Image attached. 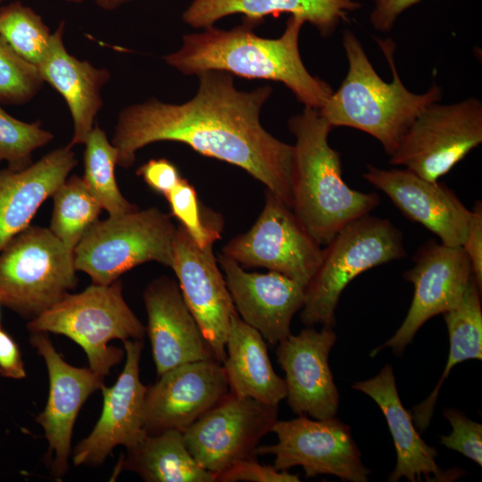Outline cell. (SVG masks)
Segmentation results:
<instances>
[{
  "label": "cell",
  "mask_w": 482,
  "mask_h": 482,
  "mask_svg": "<svg viewBox=\"0 0 482 482\" xmlns=\"http://www.w3.org/2000/svg\"><path fill=\"white\" fill-rule=\"evenodd\" d=\"M197 77L198 89L185 103L153 97L120 112L111 141L118 153L117 165L129 168L137 152L149 144L179 142L241 168L292 209L294 146L272 136L260 121L272 87L239 90L233 75L222 71H206Z\"/></svg>",
  "instance_id": "6da1fadb"
},
{
  "label": "cell",
  "mask_w": 482,
  "mask_h": 482,
  "mask_svg": "<svg viewBox=\"0 0 482 482\" xmlns=\"http://www.w3.org/2000/svg\"><path fill=\"white\" fill-rule=\"evenodd\" d=\"M305 22L290 16L280 37L256 35L258 24L244 19L231 29L214 26L202 32L185 34L179 50L163 57L167 64L184 75L222 71L246 79H261L284 84L304 105L320 110L334 89L312 75L301 57L299 37Z\"/></svg>",
  "instance_id": "7a4b0ae2"
},
{
  "label": "cell",
  "mask_w": 482,
  "mask_h": 482,
  "mask_svg": "<svg viewBox=\"0 0 482 482\" xmlns=\"http://www.w3.org/2000/svg\"><path fill=\"white\" fill-rule=\"evenodd\" d=\"M376 41L389 65L392 80L381 79L361 41L346 29L342 45L347 73L320 112L332 128L349 127L372 136L390 156L417 116L429 104L441 101L443 90L436 84L422 94L407 89L396 69L395 42L391 38Z\"/></svg>",
  "instance_id": "3957f363"
},
{
  "label": "cell",
  "mask_w": 482,
  "mask_h": 482,
  "mask_svg": "<svg viewBox=\"0 0 482 482\" xmlns=\"http://www.w3.org/2000/svg\"><path fill=\"white\" fill-rule=\"evenodd\" d=\"M295 138L291 177L292 210L320 245L380 204L377 193L351 188L343 179L340 154L328 143L333 129L320 110L304 107L288 120Z\"/></svg>",
  "instance_id": "277c9868"
},
{
  "label": "cell",
  "mask_w": 482,
  "mask_h": 482,
  "mask_svg": "<svg viewBox=\"0 0 482 482\" xmlns=\"http://www.w3.org/2000/svg\"><path fill=\"white\" fill-rule=\"evenodd\" d=\"M30 333L63 335L85 351L89 368L104 378L125 352L109 346L112 339L142 340L145 328L122 295L121 281L92 284L78 294H66L27 325Z\"/></svg>",
  "instance_id": "5b68a950"
},
{
  "label": "cell",
  "mask_w": 482,
  "mask_h": 482,
  "mask_svg": "<svg viewBox=\"0 0 482 482\" xmlns=\"http://www.w3.org/2000/svg\"><path fill=\"white\" fill-rule=\"evenodd\" d=\"M405 255L403 234L388 219L367 214L350 222L322 249L320 265L305 287L301 321L307 327H334L345 287L361 273Z\"/></svg>",
  "instance_id": "8992f818"
},
{
  "label": "cell",
  "mask_w": 482,
  "mask_h": 482,
  "mask_svg": "<svg viewBox=\"0 0 482 482\" xmlns=\"http://www.w3.org/2000/svg\"><path fill=\"white\" fill-rule=\"evenodd\" d=\"M176 229L156 207L98 220L73 250L75 268L93 284L109 285L145 262L170 267Z\"/></svg>",
  "instance_id": "52a82bcc"
},
{
  "label": "cell",
  "mask_w": 482,
  "mask_h": 482,
  "mask_svg": "<svg viewBox=\"0 0 482 482\" xmlns=\"http://www.w3.org/2000/svg\"><path fill=\"white\" fill-rule=\"evenodd\" d=\"M76 271L73 251L49 229L29 225L0 252L2 304L32 320L76 287Z\"/></svg>",
  "instance_id": "ba28073f"
},
{
  "label": "cell",
  "mask_w": 482,
  "mask_h": 482,
  "mask_svg": "<svg viewBox=\"0 0 482 482\" xmlns=\"http://www.w3.org/2000/svg\"><path fill=\"white\" fill-rule=\"evenodd\" d=\"M482 142V103L469 97L427 106L413 120L389 163L431 181L449 172Z\"/></svg>",
  "instance_id": "9c48e42d"
},
{
  "label": "cell",
  "mask_w": 482,
  "mask_h": 482,
  "mask_svg": "<svg viewBox=\"0 0 482 482\" xmlns=\"http://www.w3.org/2000/svg\"><path fill=\"white\" fill-rule=\"evenodd\" d=\"M320 246L293 210L267 189L254 224L226 244L221 253L242 267L265 268L306 287L320 265Z\"/></svg>",
  "instance_id": "30bf717a"
},
{
  "label": "cell",
  "mask_w": 482,
  "mask_h": 482,
  "mask_svg": "<svg viewBox=\"0 0 482 482\" xmlns=\"http://www.w3.org/2000/svg\"><path fill=\"white\" fill-rule=\"evenodd\" d=\"M278 406L230 392L183 431L187 450L213 476L258 456L260 441L278 421Z\"/></svg>",
  "instance_id": "8fae6325"
},
{
  "label": "cell",
  "mask_w": 482,
  "mask_h": 482,
  "mask_svg": "<svg viewBox=\"0 0 482 482\" xmlns=\"http://www.w3.org/2000/svg\"><path fill=\"white\" fill-rule=\"evenodd\" d=\"M278 442L258 446L257 454L275 456L273 466L287 470L300 466L306 478L334 475L343 480L365 482L370 470L361 460V453L351 428L336 416L311 420L301 415L278 420L272 428Z\"/></svg>",
  "instance_id": "7c38bea8"
},
{
  "label": "cell",
  "mask_w": 482,
  "mask_h": 482,
  "mask_svg": "<svg viewBox=\"0 0 482 482\" xmlns=\"http://www.w3.org/2000/svg\"><path fill=\"white\" fill-rule=\"evenodd\" d=\"M413 262L403 274L414 287L407 315L394 336L373 350L370 356L385 347L402 354L426 321L457 304L473 276L462 246H448L435 240L425 242L418 249Z\"/></svg>",
  "instance_id": "4fadbf2b"
},
{
  "label": "cell",
  "mask_w": 482,
  "mask_h": 482,
  "mask_svg": "<svg viewBox=\"0 0 482 482\" xmlns=\"http://www.w3.org/2000/svg\"><path fill=\"white\" fill-rule=\"evenodd\" d=\"M170 268L214 359L222 364L231 318L237 312L213 253V245L200 247L179 224L174 236Z\"/></svg>",
  "instance_id": "5bb4252c"
},
{
  "label": "cell",
  "mask_w": 482,
  "mask_h": 482,
  "mask_svg": "<svg viewBox=\"0 0 482 482\" xmlns=\"http://www.w3.org/2000/svg\"><path fill=\"white\" fill-rule=\"evenodd\" d=\"M229 393L224 369L215 359L174 367L147 386L144 429L147 435L183 432Z\"/></svg>",
  "instance_id": "9a60e30c"
},
{
  "label": "cell",
  "mask_w": 482,
  "mask_h": 482,
  "mask_svg": "<svg viewBox=\"0 0 482 482\" xmlns=\"http://www.w3.org/2000/svg\"><path fill=\"white\" fill-rule=\"evenodd\" d=\"M126 362L115 384L103 386V410L91 433L73 452V463L99 465L117 445L135 447L147 434L144 404L147 386L139 378L142 340L123 341Z\"/></svg>",
  "instance_id": "2e32d148"
},
{
  "label": "cell",
  "mask_w": 482,
  "mask_h": 482,
  "mask_svg": "<svg viewBox=\"0 0 482 482\" xmlns=\"http://www.w3.org/2000/svg\"><path fill=\"white\" fill-rule=\"evenodd\" d=\"M336 341L333 327L323 326L320 331L303 328L278 344L276 355L286 375V398L298 416L315 420L336 416L339 394L328 365Z\"/></svg>",
  "instance_id": "e0dca14e"
},
{
  "label": "cell",
  "mask_w": 482,
  "mask_h": 482,
  "mask_svg": "<svg viewBox=\"0 0 482 482\" xmlns=\"http://www.w3.org/2000/svg\"><path fill=\"white\" fill-rule=\"evenodd\" d=\"M366 170L363 178L406 218L430 230L445 245H462L471 211L448 187L406 168L386 170L369 164Z\"/></svg>",
  "instance_id": "ac0fdd59"
},
{
  "label": "cell",
  "mask_w": 482,
  "mask_h": 482,
  "mask_svg": "<svg viewBox=\"0 0 482 482\" xmlns=\"http://www.w3.org/2000/svg\"><path fill=\"white\" fill-rule=\"evenodd\" d=\"M217 261L241 320L271 345L287 337L292 319L303 305L305 287L277 271L248 272L223 253Z\"/></svg>",
  "instance_id": "d6986e66"
},
{
  "label": "cell",
  "mask_w": 482,
  "mask_h": 482,
  "mask_svg": "<svg viewBox=\"0 0 482 482\" xmlns=\"http://www.w3.org/2000/svg\"><path fill=\"white\" fill-rule=\"evenodd\" d=\"M30 344L46 362L49 376V395L45 410L36 421L43 428L54 453L52 470L62 478L68 469L73 426L87 397L104 386V377L90 368H76L57 353L44 332H34Z\"/></svg>",
  "instance_id": "ffe728a7"
},
{
  "label": "cell",
  "mask_w": 482,
  "mask_h": 482,
  "mask_svg": "<svg viewBox=\"0 0 482 482\" xmlns=\"http://www.w3.org/2000/svg\"><path fill=\"white\" fill-rule=\"evenodd\" d=\"M143 298L147 315L145 331L158 376L184 363L214 359L174 280L165 276L153 280Z\"/></svg>",
  "instance_id": "44dd1931"
},
{
  "label": "cell",
  "mask_w": 482,
  "mask_h": 482,
  "mask_svg": "<svg viewBox=\"0 0 482 482\" xmlns=\"http://www.w3.org/2000/svg\"><path fill=\"white\" fill-rule=\"evenodd\" d=\"M64 22L53 32L49 47L37 69L65 100L73 122V133L68 146L84 145L93 129L96 118L104 105L102 88L110 80L106 68L71 54L63 43Z\"/></svg>",
  "instance_id": "7402d4cb"
},
{
  "label": "cell",
  "mask_w": 482,
  "mask_h": 482,
  "mask_svg": "<svg viewBox=\"0 0 482 482\" xmlns=\"http://www.w3.org/2000/svg\"><path fill=\"white\" fill-rule=\"evenodd\" d=\"M77 163L75 153L67 145L51 151L23 170H0V252L30 225L41 204Z\"/></svg>",
  "instance_id": "603a6c76"
},
{
  "label": "cell",
  "mask_w": 482,
  "mask_h": 482,
  "mask_svg": "<svg viewBox=\"0 0 482 482\" xmlns=\"http://www.w3.org/2000/svg\"><path fill=\"white\" fill-rule=\"evenodd\" d=\"M352 387L370 396L378 405L392 435L397 461L388 481L396 482L402 478L411 482L427 480H450L447 471L436 464L437 453L420 437L414 427L411 415L407 411L398 395L391 365H385L375 377L354 383Z\"/></svg>",
  "instance_id": "cb8c5ba5"
},
{
  "label": "cell",
  "mask_w": 482,
  "mask_h": 482,
  "mask_svg": "<svg viewBox=\"0 0 482 482\" xmlns=\"http://www.w3.org/2000/svg\"><path fill=\"white\" fill-rule=\"evenodd\" d=\"M361 8L360 0H193L182 20L192 28L204 29L236 13L258 24L268 15L289 13L312 25L322 37H328Z\"/></svg>",
  "instance_id": "d4e9b609"
},
{
  "label": "cell",
  "mask_w": 482,
  "mask_h": 482,
  "mask_svg": "<svg viewBox=\"0 0 482 482\" xmlns=\"http://www.w3.org/2000/svg\"><path fill=\"white\" fill-rule=\"evenodd\" d=\"M229 392L278 406L287 397V386L275 372L263 337L241 320L231 318L222 363Z\"/></svg>",
  "instance_id": "484cf974"
},
{
  "label": "cell",
  "mask_w": 482,
  "mask_h": 482,
  "mask_svg": "<svg viewBox=\"0 0 482 482\" xmlns=\"http://www.w3.org/2000/svg\"><path fill=\"white\" fill-rule=\"evenodd\" d=\"M480 294L481 288L472 276L457 304L443 313L449 334V355L442 376L430 395L412 409V420L420 431L428 428L439 390L452 369L466 360L482 359Z\"/></svg>",
  "instance_id": "4316f807"
},
{
  "label": "cell",
  "mask_w": 482,
  "mask_h": 482,
  "mask_svg": "<svg viewBox=\"0 0 482 482\" xmlns=\"http://www.w3.org/2000/svg\"><path fill=\"white\" fill-rule=\"evenodd\" d=\"M122 468L147 482H215L213 474L190 454L183 433L176 429L146 435L128 450Z\"/></svg>",
  "instance_id": "83f0119b"
},
{
  "label": "cell",
  "mask_w": 482,
  "mask_h": 482,
  "mask_svg": "<svg viewBox=\"0 0 482 482\" xmlns=\"http://www.w3.org/2000/svg\"><path fill=\"white\" fill-rule=\"evenodd\" d=\"M82 179L109 216L124 214L137 209L120 193L115 179L118 162L116 148L107 135L96 124L85 142Z\"/></svg>",
  "instance_id": "f1b7e54d"
},
{
  "label": "cell",
  "mask_w": 482,
  "mask_h": 482,
  "mask_svg": "<svg viewBox=\"0 0 482 482\" xmlns=\"http://www.w3.org/2000/svg\"><path fill=\"white\" fill-rule=\"evenodd\" d=\"M54 207L48 228L61 242L73 251L87 230L98 220L103 210L82 178L73 175L52 195Z\"/></svg>",
  "instance_id": "f546056e"
},
{
  "label": "cell",
  "mask_w": 482,
  "mask_h": 482,
  "mask_svg": "<svg viewBox=\"0 0 482 482\" xmlns=\"http://www.w3.org/2000/svg\"><path fill=\"white\" fill-rule=\"evenodd\" d=\"M0 34L19 56L37 67L53 32L34 9L15 1L0 8Z\"/></svg>",
  "instance_id": "4dcf8cb0"
},
{
  "label": "cell",
  "mask_w": 482,
  "mask_h": 482,
  "mask_svg": "<svg viewBox=\"0 0 482 482\" xmlns=\"http://www.w3.org/2000/svg\"><path fill=\"white\" fill-rule=\"evenodd\" d=\"M54 138L38 122L29 123L7 113L0 106V162L21 170L32 164V154Z\"/></svg>",
  "instance_id": "1f68e13d"
},
{
  "label": "cell",
  "mask_w": 482,
  "mask_h": 482,
  "mask_svg": "<svg viewBox=\"0 0 482 482\" xmlns=\"http://www.w3.org/2000/svg\"><path fill=\"white\" fill-rule=\"evenodd\" d=\"M43 83L37 67L19 56L0 34V104H24Z\"/></svg>",
  "instance_id": "d6a6232c"
},
{
  "label": "cell",
  "mask_w": 482,
  "mask_h": 482,
  "mask_svg": "<svg viewBox=\"0 0 482 482\" xmlns=\"http://www.w3.org/2000/svg\"><path fill=\"white\" fill-rule=\"evenodd\" d=\"M165 197L172 215L200 247L213 245L220 237L221 220H205L196 191L186 179L182 178Z\"/></svg>",
  "instance_id": "836d02e7"
},
{
  "label": "cell",
  "mask_w": 482,
  "mask_h": 482,
  "mask_svg": "<svg viewBox=\"0 0 482 482\" xmlns=\"http://www.w3.org/2000/svg\"><path fill=\"white\" fill-rule=\"evenodd\" d=\"M444 416L450 422L453 431L447 436H440L439 443L457 451L482 465V425L467 418L455 409L446 408Z\"/></svg>",
  "instance_id": "e575fe53"
},
{
  "label": "cell",
  "mask_w": 482,
  "mask_h": 482,
  "mask_svg": "<svg viewBox=\"0 0 482 482\" xmlns=\"http://www.w3.org/2000/svg\"><path fill=\"white\" fill-rule=\"evenodd\" d=\"M218 482H298L299 476L278 470L273 465L261 464L256 458L238 461L214 475Z\"/></svg>",
  "instance_id": "d590c367"
},
{
  "label": "cell",
  "mask_w": 482,
  "mask_h": 482,
  "mask_svg": "<svg viewBox=\"0 0 482 482\" xmlns=\"http://www.w3.org/2000/svg\"><path fill=\"white\" fill-rule=\"evenodd\" d=\"M137 174L151 189L164 196L182 179L178 168L165 158L149 160L137 169Z\"/></svg>",
  "instance_id": "8d00e7d4"
},
{
  "label": "cell",
  "mask_w": 482,
  "mask_h": 482,
  "mask_svg": "<svg viewBox=\"0 0 482 482\" xmlns=\"http://www.w3.org/2000/svg\"><path fill=\"white\" fill-rule=\"evenodd\" d=\"M462 248L468 255L478 286L482 288V204L478 201L471 210Z\"/></svg>",
  "instance_id": "74e56055"
},
{
  "label": "cell",
  "mask_w": 482,
  "mask_h": 482,
  "mask_svg": "<svg viewBox=\"0 0 482 482\" xmlns=\"http://www.w3.org/2000/svg\"><path fill=\"white\" fill-rule=\"evenodd\" d=\"M373 7L369 20L373 27L380 32H389L396 21L405 11L421 0H372Z\"/></svg>",
  "instance_id": "f35d334b"
},
{
  "label": "cell",
  "mask_w": 482,
  "mask_h": 482,
  "mask_svg": "<svg viewBox=\"0 0 482 482\" xmlns=\"http://www.w3.org/2000/svg\"><path fill=\"white\" fill-rule=\"evenodd\" d=\"M0 375L4 378L21 379L26 370L18 344L0 326Z\"/></svg>",
  "instance_id": "ab89813d"
},
{
  "label": "cell",
  "mask_w": 482,
  "mask_h": 482,
  "mask_svg": "<svg viewBox=\"0 0 482 482\" xmlns=\"http://www.w3.org/2000/svg\"><path fill=\"white\" fill-rule=\"evenodd\" d=\"M133 0H94L96 5L104 11H113Z\"/></svg>",
  "instance_id": "60d3db41"
},
{
  "label": "cell",
  "mask_w": 482,
  "mask_h": 482,
  "mask_svg": "<svg viewBox=\"0 0 482 482\" xmlns=\"http://www.w3.org/2000/svg\"><path fill=\"white\" fill-rule=\"evenodd\" d=\"M62 1L72 3V4H82L85 0H62Z\"/></svg>",
  "instance_id": "b9f144b4"
},
{
  "label": "cell",
  "mask_w": 482,
  "mask_h": 482,
  "mask_svg": "<svg viewBox=\"0 0 482 482\" xmlns=\"http://www.w3.org/2000/svg\"><path fill=\"white\" fill-rule=\"evenodd\" d=\"M2 304V302H1V296H0V305ZM0 319H1V316H0ZM1 326V325H0Z\"/></svg>",
  "instance_id": "7bdbcfd3"
},
{
  "label": "cell",
  "mask_w": 482,
  "mask_h": 482,
  "mask_svg": "<svg viewBox=\"0 0 482 482\" xmlns=\"http://www.w3.org/2000/svg\"><path fill=\"white\" fill-rule=\"evenodd\" d=\"M1 1H2V0H0V2H1Z\"/></svg>",
  "instance_id": "ee69618b"
}]
</instances>
